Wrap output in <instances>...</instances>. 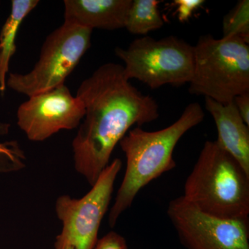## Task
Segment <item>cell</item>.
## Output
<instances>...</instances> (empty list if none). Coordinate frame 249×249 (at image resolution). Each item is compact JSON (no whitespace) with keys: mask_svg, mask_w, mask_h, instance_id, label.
Masks as SVG:
<instances>
[{"mask_svg":"<svg viewBox=\"0 0 249 249\" xmlns=\"http://www.w3.org/2000/svg\"><path fill=\"white\" fill-rule=\"evenodd\" d=\"M76 96L85 114L72 142L75 168L91 186L131 127L160 117L158 103L125 78L124 66L108 62L83 80Z\"/></svg>","mask_w":249,"mask_h":249,"instance_id":"obj_1","label":"cell"},{"mask_svg":"<svg viewBox=\"0 0 249 249\" xmlns=\"http://www.w3.org/2000/svg\"><path fill=\"white\" fill-rule=\"evenodd\" d=\"M204 111L198 103H190L178 120L160 130L149 132L134 127L119 143L127 160L125 173L109 214V225L132 206L139 191L160 175L176 168L173 152L181 137L204 121Z\"/></svg>","mask_w":249,"mask_h":249,"instance_id":"obj_2","label":"cell"},{"mask_svg":"<svg viewBox=\"0 0 249 249\" xmlns=\"http://www.w3.org/2000/svg\"><path fill=\"white\" fill-rule=\"evenodd\" d=\"M183 198L222 219L249 217V174L216 141H207L186 178Z\"/></svg>","mask_w":249,"mask_h":249,"instance_id":"obj_3","label":"cell"},{"mask_svg":"<svg viewBox=\"0 0 249 249\" xmlns=\"http://www.w3.org/2000/svg\"><path fill=\"white\" fill-rule=\"evenodd\" d=\"M188 91L226 105L249 92V46L238 37L200 36Z\"/></svg>","mask_w":249,"mask_h":249,"instance_id":"obj_4","label":"cell"},{"mask_svg":"<svg viewBox=\"0 0 249 249\" xmlns=\"http://www.w3.org/2000/svg\"><path fill=\"white\" fill-rule=\"evenodd\" d=\"M115 53L124 63L127 80H138L151 89L166 85L181 87L193 77L194 46L176 36L160 40L142 36L127 49L117 47Z\"/></svg>","mask_w":249,"mask_h":249,"instance_id":"obj_5","label":"cell"},{"mask_svg":"<svg viewBox=\"0 0 249 249\" xmlns=\"http://www.w3.org/2000/svg\"><path fill=\"white\" fill-rule=\"evenodd\" d=\"M92 31L64 22L47 36L34 68L24 74L9 73L6 87L31 97L65 85L91 46Z\"/></svg>","mask_w":249,"mask_h":249,"instance_id":"obj_6","label":"cell"},{"mask_svg":"<svg viewBox=\"0 0 249 249\" xmlns=\"http://www.w3.org/2000/svg\"><path fill=\"white\" fill-rule=\"evenodd\" d=\"M122 168L119 159L113 160L100 175L88 193L80 199L59 196L55 211L62 223L55 249H93L97 243L100 226L110 204L118 174Z\"/></svg>","mask_w":249,"mask_h":249,"instance_id":"obj_7","label":"cell"},{"mask_svg":"<svg viewBox=\"0 0 249 249\" xmlns=\"http://www.w3.org/2000/svg\"><path fill=\"white\" fill-rule=\"evenodd\" d=\"M167 214L186 249H249V217L210 215L183 196L170 201Z\"/></svg>","mask_w":249,"mask_h":249,"instance_id":"obj_8","label":"cell"},{"mask_svg":"<svg viewBox=\"0 0 249 249\" xmlns=\"http://www.w3.org/2000/svg\"><path fill=\"white\" fill-rule=\"evenodd\" d=\"M83 102L65 85L29 97L18 107V124L32 142H43L62 129L76 128L84 118Z\"/></svg>","mask_w":249,"mask_h":249,"instance_id":"obj_9","label":"cell"},{"mask_svg":"<svg viewBox=\"0 0 249 249\" xmlns=\"http://www.w3.org/2000/svg\"><path fill=\"white\" fill-rule=\"evenodd\" d=\"M132 0H65V22L114 31L125 26Z\"/></svg>","mask_w":249,"mask_h":249,"instance_id":"obj_10","label":"cell"},{"mask_svg":"<svg viewBox=\"0 0 249 249\" xmlns=\"http://www.w3.org/2000/svg\"><path fill=\"white\" fill-rule=\"evenodd\" d=\"M205 107L217 127L216 142L249 174V126L242 120L233 101L224 105L205 98Z\"/></svg>","mask_w":249,"mask_h":249,"instance_id":"obj_11","label":"cell"},{"mask_svg":"<svg viewBox=\"0 0 249 249\" xmlns=\"http://www.w3.org/2000/svg\"><path fill=\"white\" fill-rule=\"evenodd\" d=\"M38 0H13L9 18L0 33V92L4 93L9 73L10 60L16 53V39L24 18L30 14Z\"/></svg>","mask_w":249,"mask_h":249,"instance_id":"obj_12","label":"cell"},{"mask_svg":"<svg viewBox=\"0 0 249 249\" xmlns=\"http://www.w3.org/2000/svg\"><path fill=\"white\" fill-rule=\"evenodd\" d=\"M157 0H132L124 28L135 35L146 36L164 25Z\"/></svg>","mask_w":249,"mask_h":249,"instance_id":"obj_13","label":"cell"},{"mask_svg":"<svg viewBox=\"0 0 249 249\" xmlns=\"http://www.w3.org/2000/svg\"><path fill=\"white\" fill-rule=\"evenodd\" d=\"M223 37H236L249 43V1L241 0L224 17Z\"/></svg>","mask_w":249,"mask_h":249,"instance_id":"obj_14","label":"cell"},{"mask_svg":"<svg viewBox=\"0 0 249 249\" xmlns=\"http://www.w3.org/2000/svg\"><path fill=\"white\" fill-rule=\"evenodd\" d=\"M204 0H175L173 6H176L175 14L178 15V20L185 22L191 18L195 11L199 9L204 4Z\"/></svg>","mask_w":249,"mask_h":249,"instance_id":"obj_15","label":"cell"},{"mask_svg":"<svg viewBox=\"0 0 249 249\" xmlns=\"http://www.w3.org/2000/svg\"><path fill=\"white\" fill-rule=\"evenodd\" d=\"M93 249H128L125 239L117 232L111 231L98 240Z\"/></svg>","mask_w":249,"mask_h":249,"instance_id":"obj_16","label":"cell"},{"mask_svg":"<svg viewBox=\"0 0 249 249\" xmlns=\"http://www.w3.org/2000/svg\"><path fill=\"white\" fill-rule=\"evenodd\" d=\"M233 103L242 120L249 126V92L236 96Z\"/></svg>","mask_w":249,"mask_h":249,"instance_id":"obj_17","label":"cell"},{"mask_svg":"<svg viewBox=\"0 0 249 249\" xmlns=\"http://www.w3.org/2000/svg\"><path fill=\"white\" fill-rule=\"evenodd\" d=\"M15 152L10 150L7 147L2 144H0V155H6L10 159H14Z\"/></svg>","mask_w":249,"mask_h":249,"instance_id":"obj_18","label":"cell"},{"mask_svg":"<svg viewBox=\"0 0 249 249\" xmlns=\"http://www.w3.org/2000/svg\"><path fill=\"white\" fill-rule=\"evenodd\" d=\"M67 249H73L72 247H68Z\"/></svg>","mask_w":249,"mask_h":249,"instance_id":"obj_19","label":"cell"},{"mask_svg":"<svg viewBox=\"0 0 249 249\" xmlns=\"http://www.w3.org/2000/svg\"><path fill=\"white\" fill-rule=\"evenodd\" d=\"M0 4H1V2H0Z\"/></svg>","mask_w":249,"mask_h":249,"instance_id":"obj_20","label":"cell"}]
</instances>
